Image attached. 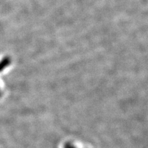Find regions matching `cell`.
Instances as JSON below:
<instances>
[{
    "label": "cell",
    "mask_w": 148,
    "mask_h": 148,
    "mask_svg": "<svg viewBox=\"0 0 148 148\" xmlns=\"http://www.w3.org/2000/svg\"><path fill=\"white\" fill-rule=\"evenodd\" d=\"M65 148H75V147H74L73 146H71V145H67L66 146V147H65Z\"/></svg>",
    "instance_id": "cell-1"
}]
</instances>
